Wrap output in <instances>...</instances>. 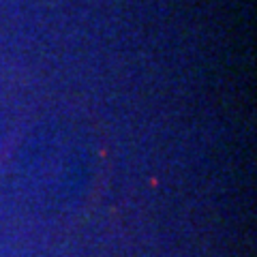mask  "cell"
<instances>
[]
</instances>
